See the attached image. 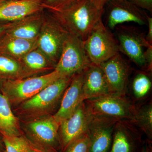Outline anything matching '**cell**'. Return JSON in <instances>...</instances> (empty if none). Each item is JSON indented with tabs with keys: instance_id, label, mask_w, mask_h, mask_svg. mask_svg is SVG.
I'll list each match as a JSON object with an SVG mask.
<instances>
[{
	"instance_id": "cell-32",
	"label": "cell",
	"mask_w": 152,
	"mask_h": 152,
	"mask_svg": "<svg viewBox=\"0 0 152 152\" xmlns=\"http://www.w3.org/2000/svg\"><path fill=\"white\" fill-rule=\"evenodd\" d=\"M91 1L98 9L103 10L104 7L108 0H91Z\"/></svg>"
},
{
	"instance_id": "cell-29",
	"label": "cell",
	"mask_w": 152,
	"mask_h": 152,
	"mask_svg": "<svg viewBox=\"0 0 152 152\" xmlns=\"http://www.w3.org/2000/svg\"><path fill=\"white\" fill-rule=\"evenodd\" d=\"M144 59L145 64L148 70L151 72L152 69V45L147 48L146 50L144 51Z\"/></svg>"
},
{
	"instance_id": "cell-20",
	"label": "cell",
	"mask_w": 152,
	"mask_h": 152,
	"mask_svg": "<svg viewBox=\"0 0 152 152\" xmlns=\"http://www.w3.org/2000/svg\"><path fill=\"white\" fill-rule=\"evenodd\" d=\"M0 133L2 136L21 135L17 118L12 111L10 103L5 96L0 93Z\"/></svg>"
},
{
	"instance_id": "cell-9",
	"label": "cell",
	"mask_w": 152,
	"mask_h": 152,
	"mask_svg": "<svg viewBox=\"0 0 152 152\" xmlns=\"http://www.w3.org/2000/svg\"><path fill=\"white\" fill-rule=\"evenodd\" d=\"M92 117L84 101L72 115L60 122L59 137L61 152H65L74 141L87 132Z\"/></svg>"
},
{
	"instance_id": "cell-34",
	"label": "cell",
	"mask_w": 152,
	"mask_h": 152,
	"mask_svg": "<svg viewBox=\"0 0 152 152\" xmlns=\"http://www.w3.org/2000/svg\"><path fill=\"white\" fill-rule=\"evenodd\" d=\"M0 152H6L4 145L3 141L2 138H0Z\"/></svg>"
},
{
	"instance_id": "cell-21",
	"label": "cell",
	"mask_w": 152,
	"mask_h": 152,
	"mask_svg": "<svg viewBox=\"0 0 152 152\" xmlns=\"http://www.w3.org/2000/svg\"><path fill=\"white\" fill-rule=\"evenodd\" d=\"M36 74L27 69L20 61L0 55V76L5 80L24 78Z\"/></svg>"
},
{
	"instance_id": "cell-1",
	"label": "cell",
	"mask_w": 152,
	"mask_h": 152,
	"mask_svg": "<svg viewBox=\"0 0 152 152\" xmlns=\"http://www.w3.org/2000/svg\"><path fill=\"white\" fill-rule=\"evenodd\" d=\"M70 34L84 41L103 10H99L91 0H77L60 10L49 11Z\"/></svg>"
},
{
	"instance_id": "cell-22",
	"label": "cell",
	"mask_w": 152,
	"mask_h": 152,
	"mask_svg": "<svg viewBox=\"0 0 152 152\" xmlns=\"http://www.w3.org/2000/svg\"><path fill=\"white\" fill-rule=\"evenodd\" d=\"M20 61L27 69L35 73L49 68H55L47 57L37 48L25 55Z\"/></svg>"
},
{
	"instance_id": "cell-4",
	"label": "cell",
	"mask_w": 152,
	"mask_h": 152,
	"mask_svg": "<svg viewBox=\"0 0 152 152\" xmlns=\"http://www.w3.org/2000/svg\"><path fill=\"white\" fill-rule=\"evenodd\" d=\"M69 33L52 14H44L43 21L37 39V48L56 66L63 45Z\"/></svg>"
},
{
	"instance_id": "cell-31",
	"label": "cell",
	"mask_w": 152,
	"mask_h": 152,
	"mask_svg": "<svg viewBox=\"0 0 152 152\" xmlns=\"http://www.w3.org/2000/svg\"><path fill=\"white\" fill-rule=\"evenodd\" d=\"M15 22H7L4 23H0V35L4 34L7 30L12 26Z\"/></svg>"
},
{
	"instance_id": "cell-30",
	"label": "cell",
	"mask_w": 152,
	"mask_h": 152,
	"mask_svg": "<svg viewBox=\"0 0 152 152\" xmlns=\"http://www.w3.org/2000/svg\"><path fill=\"white\" fill-rule=\"evenodd\" d=\"M147 24L148 26V31L146 37L147 41L150 45H152V18L151 17L147 16Z\"/></svg>"
},
{
	"instance_id": "cell-33",
	"label": "cell",
	"mask_w": 152,
	"mask_h": 152,
	"mask_svg": "<svg viewBox=\"0 0 152 152\" xmlns=\"http://www.w3.org/2000/svg\"><path fill=\"white\" fill-rule=\"evenodd\" d=\"M141 152H151L150 147L148 143H146L142 148Z\"/></svg>"
},
{
	"instance_id": "cell-10",
	"label": "cell",
	"mask_w": 152,
	"mask_h": 152,
	"mask_svg": "<svg viewBox=\"0 0 152 152\" xmlns=\"http://www.w3.org/2000/svg\"><path fill=\"white\" fill-rule=\"evenodd\" d=\"M115 28L119 52L139 66L145 67L144 49L152 45L148 42L143 33L133 27L120 26Z\"/></svg>"
},
{
	"instance_id": "cell-15",
	"label": "cell",
	"mask_w": 152,
	"mask_h": 152,
	"mask_svg": "<svg viewBox=\"0 0 152 152\" xmlns=\"http://www.w3.org/2000/svg\"><path fill=\"white\" fill-rule=\"evenodd\" d=\"M44 0H7L0 5V20H20L44 10Z\"/></svg>"
},
{
	"instance_id": "cell-26",
	"label": "cell",
	"mask_w": 152,
	"mask_h": 152,
	"mask_svg": "<svg viewBox=\"0 0 152 152\" xmlns=\"http://www.w3.org/2000/svg\"><path fill=\"white\" fill-rule=\"evenodd\" d=\"M90 140L87 132L74 141L65 152H88Z\"/></svg>"
},
{
	"instance_id": "cell-2",
	"label": "cell",
	"mask_w": 152,
	"mask_h": 152,
	"mask_svg": "<svg viewBox=\"0 0 152 152\" xmlns=\"http://www.w3.org/2000/svg\"><path fill=\"white\" fill-rule=\"evenodd\" d=\"M61 78L62 77L53 70L48 73L37 77L4 80L1 88L3 94L7 97L10 103L18 104L31 99L47 86Z\"/></svg>"
},
{
	"instance_id": "cell-8",
	"label": "cell",
	"mask_w": 152,
	"mask_h": 152,
	"mask_svg": "<svg viewBox=\"0 0 152 152\" xmlns=\"http://www.w3.org/2000/svg\"><path fill=\"white\" fill-rule=\"evenodd\" d=\"M73 76L61 78L53 82L31 99L23 102L22 108L27 113L34 114L51 110L61 100Z\"/></svg>"
},
{
	"instance_id": "cell-13",
	"label": "cell",
	"mask_w": 152,
	"mask_h": 152,
	"mask_svg": "<svg viewBox=\"0 0 152 152\" xmlns=\"http://www.w3.org/2000/svg\"><path fill=\"white\" fill-rule=\"evenodd\" d=\"M110 94L124 96L129 80V67L119 53L101 64Z\"/></svg>"
},
{
	"instance_id": "cell-14",
	"label": "cell",
	"mask_w": 152,
	"mask_h": 152,
	"mask_svg": "<svg viewBox=\"0 0 152 152\" xmlns=\"http://www.w3.org/2000/svg\"><path fill=\"white\" fill-rule=\"evenodd\" d=\"M83 72L73 76L63 95L59 108L53 115L59 124L63 120L72 115L81 103L84 101L82 92Z\"/></svg>"
},
{
	"instance_id": "cell-35",
	"label": "cell",
	"mask_w": 152,
	"mask_h": 152,
	"mask_svg": "<svg viewBox=\"0 0 152 152\" xmlns=\"http://www.w3.org/2000/svg\"><path fill=\"white\" fill-rule=\"evenodd\" d=\"M32 152H45L42 151H40V150H38V149L34 147V149H33Z\"/></svg>"
},
{
	"instance_id": "cell-23",
	"label": "cell",
	"mask_w": 152,
	"mask_h": 152,
	"mask_svg": "<svg viewBox=\"0 0 152 152\" xmlns=\"http://www.w3.org/2000/svg\"><path fill=\"white\" fill-rule=\"evenodd\" d=\"M134 124L137 125L151 140L152 137V105L148 104L136 110Z\"/></svg>"
},
{
	"instance_id": "cell-5",
	"label": "cell",
	"mask_w": 152,
	"mask_h": 152,
	"mask_svg": "<svg viewBox=\"0 0 152 152\" xmlns=\"http://www.w3.org/2000/svg\"><path fill=\"white\" fill-rule=\"evenodd\" d=\"M91 63L84 41L69 33L64 42L59 59L54 70L62 77H72L83 72Z\"/></svg>"
},
{
	"instance_id": "cell-27",
	"label": "cell",
	"mask_w": 152,
	"mask_h": 152,
	"mask_svg": "<svg viewBox=\"0 0 152 152\" xmlns=\"http://www.w3.org/2000/svg\"><path fill=\"white\" fill-rule=\"evenodd\" d=\"M77 0H44V9L48 11L56 10L65 7Z\"/></svg>"
},
{
	"instance_id": "cell-3",
	"label": "cell",
	"mask_w": 152,
	"mask_h": 152,
	"mask_svg": "<svg viewBox=\"0 0 152 152\" xmlns=\"http://www.w3.org/2000/svg\"><path fill=\"white\" fill-rule=\"evenodd\" d=\"M90 61L100 66L119 53L118 41L102 18L94 26L84 41Z\"/></svg>"
},
{
	"instance_id": "cell-17",
	"label": "cell",
	"mask_w": 152,
	"mask_h": 152,
	"mask_svg": "<svg viewBox=\"0 0 152 152\" xmlns=\"http://www.w3.org/2000/svg\"><path fill=\"white\" fill-rule=\"evenodd\" d=\"M44 10L17 21L5 32L6 34L27 40H36L43 21Z\"/></svg>"
},
{
	"instance_id": "cell-24",
	"label": "cell",
	"mask_w": 152,
	"mask_h": 152,
	"mask_svg": "<svg viewBox=\"0 0 152 152\" xmlns=\"http://www.w3.org/2000/svg\"><path fill=\"white\" fill-rule=\"evenodd\" d=\"M6 152H32L34 148L31 144L22 135L2 136Z\"/></svg>"
},
{
	"instance_id": "cell-19",
	"label": "cell",
	"mask_w": 152,
	"mask_h": 152,
	"mask_svg": "<svg viewBox=\"0 0 152 152\" xmlns=\"http://www.w3.org/2000/svg\"><path fill=\"white\" fill-rule=\"evenodd\" d=\"M126 121L117 122L113 133L111 146L109 152H134V137L130 126Z\"/></svg>"
},
{
	"instance_id": "cell-16",
	"label": "cell",
	"mask_w": 152,
	"mask_h": 152,
	"mask_svg": "<svg viewBox=\"0 0 152 152\" xmlns=\"http://www.w3.org/2000/svg\"><path fill=\"white\" fill-rule=\"evenodd\" d=\"M82 92L84 101L110 94L100 66L91 63L84 71Z\"/></svg>"
},
{
	"instance_id": "cell-28",
	"label": "cell",
	"mask_w": 152,
	"mask_h": 152,
	"mask_svg": "<svg viewBox=\"0 0 152 152\" xmlns=\"http://www.w3.org/2000/svg\"><path fill=\"white\" fill-rule=\"evenodd\" d=\"M131 2L142 10L152 12V0H129Z\"/></svg>"
},
{
	"instance_id": "cell-18",
	"label": "cell",
	"mask_w": 152,
	"mask_h": 152,
	"mask_svg": "<svg viewBox=\"0 0 152 152\" xmlns=\"http://www.w3.org/2000/svg\"><path fill=\"white\" fill-rule=\"evenodd\" d=\"M37 48V40H27L3 34L0 39V55L20 61L30 51Z\"/></svg>"
},
{
	"instance_id": "cell-11",
	"label": "cell",
	"mask_w": 152,
	"mask_h": 152,
	"mask_svg": "<svg viewBox=\"0 0 152 152\" xmlns=\"http://www.w3.org/2000/svg\"><path fill=\"white\" fill-rule=\"evenodd\" d=\"M119 121L108 117L93 115L88 133L90 140L88 152H109L113 133Z\"/></svg>"
},
{
	"instance_id": "cell-7",
	"label": "cell",
	"mask_w": 152,
	"mask_h": 152,
	"mask_svg": "<svg viewBox=\"0 0 152 152\" xmlns=\"http://www.w3.org/2000/svg\"><path fill=\"white\" fill-rule=\"evenodd\" d=\"M60 124L53 116L34 120L28 125L30 140L33 146L45 152L60 151Z\"/></svg>"
},
{
	"instance_id": "cell-6",
	"label": "cell",
	"mask_w": 152,
	"mask_h": 152,
	"mask_svg": "<svg viewBox=\"0 0 152 152\" xmlns=\"http://www.w3.org/2000/svg\"><path fill=\"white\" fill-rule=\"evenodd\" d=\"M85 102L93 115L134 122L137 110L124 96L110 94Z\"/></svg>"
},
{
	"instance_id": "cell-36",
	"label": "cell",
	"mask_w": 152,
	"mask_h": 152,
	"mask_svg": "<svg viewBox=\"0 0 152 152\" xmlns=\"http://www.w3.org/2000/svg\"><path fill=\"white\" fill-rule=\"evenodd\" d=\"M6 1H7V0H0V5H1L4 2Z\"/></svg>"
},
{
	"instance_id": "cell-12",
	"label": "cell",
	"mask_w": 152,
	"mask_h": 152,
	"mask_svg": "<svg viewBox=\"0 0 152 152\" xmlns=\"http://www.w3.org/2000/svg\"><path fill=\"white\" fill-rule=\"evenodd\" d=\"M107 25L114 29L126 22H134L140 25L147 24L148 15L129 0H108Z\"/></svg>"
},
{
	"instance_id": "cell-25",
	"label": "cell",
	"mask_w": 152,
	"mask_h": 152,
	"mask_svg": "<svg viewBox=\"0 0 152 152\" xmlns=\"http://www.w3.org/2000/svg\"><path fill=\"white\" fill-rule=\"evenodd\" d=\"M152 82L146 74L140 73L133 80L132 90L135 97L141 99L145 97L151 88Z\"/></svg>"
}]
</instances>
